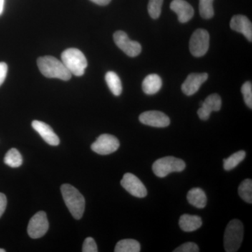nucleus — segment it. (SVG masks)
I'll return each instance as SVG.
<instances>
[{
	"instance_id": "nucleus-1",
	"label": "nucleus",
	"mask_w": 252,
	"mask_h": 252,
	"mask_svg": "<svg viewBox=\"0 0 252 252\" xmlns=\"http://www.w3.org/2000/svg\"><path fill=\"white\" fill-rule=\"evenodd\" d=\"M39 71L44 77L68 81L72 77V74L66 68L62 61L53 56H44L37 60Z\"/></svg>"
},
{
	"instance_id": "nucleus-2",
	"label": "nucleus",
	"mask_w": 252,
	"mask_h": 252,
	"mask_svg": "<svg viewBox=\"0 0 252 252\" xmlns=\"http://www.w3.org/2000/svg\"><path fill=\"white\" fill-rule=\"evenodd\" d=\"M63 200L72 217L79 220L85 210V199L75 187L68 184L61 186Z\"/></svg>"
},
{
	"instance_id": "nucleus-3",
	"label": "nucleus",
	"mask_w": 252,
	"mask_h": 252,
	"mask_svg": "<svg viewBox=\"0 0 252 252\" xmlns=\"http://www.w3.org/2000/svg\"><path fill=\"white\" fill-rule=\"evenodd\" d=\"M61 60L72 75L77 77L84 75L88 62L86 56L80 50L74 48L66 49L61 55Z\"/></svg>"
},
{
	"instance_id": "nucleus-4",
	"label": "nucleus",
	"mask_w": 252,
	"mask_h": 252,
	"mask_svg": "<svg viewBox=\"0 0 252 252\" xmlns=\"http://www.w3.org/2000/svg\"><path fill=\"white\" fill-rule=\"evenodd\" d=\"M244 227L240 220H230L225 230L224 248L226 252L238 251L243 243Z\"/></svg>"
},
{
	"instance_id": "nucleus-5",
	"label": "nucleus",
	"mask_w": 252,
	"mask_h": 252,
	"mask_svg": "<svg viewBox=\"0 0 252 252\" xmlns=\"http://www.w3.org/2000/svg\"><path fill=\"white\" fill-rule=\"evenodd\" d=\"M185 167L186 163L182 159L167 157L156 160L152 166V170L157 177L162 178L172 172L183 171Z\"/></svg>"
},
{
	"instance_id": "nucleus-6",
	"label": "nucleus",
	"mask_w": 252,
	"mask_h": 252,
	"mask_svg": "<svg viewBox=\"0 0 252 252\" xmlns=\"http://www.w3.org/2000/svg\"><path fill=\"white\" fill-rule=\"evenodd\" d=\"M210 46V34L206 30H196L189 42L190 53L195 57H202L207 54Z\"/></svg>"
},
{
	"instance_id": "nucleus-7",
	"label": "nucleus",
	"mask_w": 252,
	"mask_h": 252,
	"mask_svg": "<svg viewBox=\"0 0 252 252\" xmlns=\"http://www.w3.org/2000/svg\"><path fill=\"white\" fill-rule=\"evenodd\" d=\"M119 147L120 142L115 136L103 134L92 144L91 149L99 155H109L117 151Z\"/></svg>"
},
{
	"instance_id": "nucleus-8",
	"label": "nucleus",
	"mask_w": 252,
	"mask_h": 252,
	"mask_svg": "<svg viewBox=\"0 0 252 252\" xmlns=\"http://www.w3.org/2000/svg\"><path fill=\"white\" fill-rule=\"evenodd\" d=\"M49 227V223L45 212H37L32 217L28 223V235L31 238H40L47 233Z\"/></svg>"
},
{
	"instance_id": "nucleus-9",
	"label": "nucleus",
	"mask_w": 252,
	"mask_h": 252,
	"mask_svg": "<svg viewBox=\"0 0 252 252\" xmlns=\"http://www.w3.org/2000/svg\"><path fill=\"white\" fill-rule=\"evenodd\" d=\"M114 41L118 47L130 57H136L142 51V46L140 43L130 40L125 32H116L114 34Z\"/></svg>"
},
{
	"instance_id": "nucleus-10",
	"label": "nucleus",
	"mask_w": 252,
	"mask_h": 252,
	"mask_svg": "<svg viewBox=\"0 0 252 252\" xmlns=\"http://www.w3.org/2000/svg\"><path fill=\"white\" fill-rule=\"evenodd\" d=\"M121 185L133 196L140 198L147 196V190L145 186L133 174H125L121 181Z\"/></svg>"
},
{
	"instance_id": "nucleus-11",
	"label": "nucleus",
	"mask_w": 252,
	"mask_h": 252,
	"mask_svg": "<svg viewBox=\"0 0 252 252\" xmlns=\"http://www.w3.org/2000/svg\"><path fill=\"white\" fill-rule=\"evenodd\" d=\"M140 122L144 125L155 127H167L170 124V118L159 111H148L140 114Z\"/></svg>"
},
{
	"instance_id": "nucleus-12",
	"label": "nucleus",
	"mask_w": 252,
	"mask_h": 252,
	"mask_svg": "<svg viewBox=\"0 0 252 252\" xmlns=\"http://www.w3.org/2000/svg\"><path fill=\"white\" fill-rule=\"evenodd\" d=\"M221 98L218 94L209 95L204 102H200V108L198 110V115L201 120H208L212 112H218L221 108Z\"/></svg>"
},
{
	"instance_id": "nucleus-13",
	"label": "nucleus",
	"mask_w": 252,
	"mask_h": 252,
	"mask_svg": "<svg viewBox=\"0 0 252 252\" xmlns=\"http://www.w3.org/2000/svg\"><path fill=\"white\" fill-rule=\"evenodd\" d=\"M208 79L207 73H192L189 74L182 86V90L186 95H193L198 92L200 86Z\"/></svg>"
},
{
	"instance_id": "nucleus-14",
	"label": "nucleus",
	"mask_w": 252,
	"mask_h": 252,
	"mask_svg": "<svg viewBox=\"0 0 252 252\" xmlns=\"http://www.w3.org/2000/svg\"><path fill=\"white\" fill-rule=\"evenodd\" d=\"M230 27L233 31L243 34L249 41H252V24L247 16L235 15L230 20Z\"/></svg>"
},
{
	"instance_id": "nucleus-15",
	"label": "nucleus",
	"mask_w": 252,
	"mask_h": 252,
	"mask_svg": "<svg viewBox=\"0 0 252 252\" xmlns=\"http://www.w3.org/2000/svg\"><path fill=\"white\" fill-rule=\"evenodd\" d=\"M32 126L33 129L40 135L46 143L51 146L59 145L60 144L59 136L55 133L51 126L46 124V123L36 120L32 122Z\"/></svg>"
},
{
	"instance_id": "nucleus-16",
	"label": "nucleus",
	"mask_w": 252,
	"mask_h": 252,
	"mask_svg": "<svg viewBox=\"0 0 252 252\" xmlns=\"http://www.w3.org/2000/svg\"><path fill=\"white\" fill-rule=\"evenodd\" d=\"M170 9L178 16L180 23H187L193 17V8L185 0H173L170 4Z\"/></svg>"
},
{
	"instance_id": "nucleus-17",
	"label": "nucleus",
	"mask_w": 252,
	"mask_h": 252,
	"mask_svg": "<svg viewBox=\"0 0 252 252\" xmlns=\"http://www.w3.org/2000/svg\"><path fill=\"white\" fill-rule=\"evenodd\" d=\"M202 223L201 218L195 215H182L179 221L181 229L185 232L195 231L201 227Z\"/></svg>"
},
{
	"instance_id": "nucleus-18",
	"label": "nucleus",
	"mask_w": 252,
	"mask_h": 252,
	"mask_svg": "<svg viewBox=\"0 0 252 252\" xmlns=\"http://www.w3.org/2000/svg\"><path fill=\"white\" fill-rule=\"evenodd\" d=\"M161 79L156 74H149L142 82V90L144 94H157L161 89Z\"/></svg>"
},
{
	"instance_id": "nucleus-19",
	"label": "nucleus",
	"mask_w": 252,
	"mask_h": 252,
	"mask_svg": "<svg viewBox=\"0 0 252 252\" xmlns=\"http://www.w3.org/2000/svg\"><path fill=\"white\" fill-rule=\"evenodd\" d=\"M187 200L190 205L198 209H203L207 205L206 194L200 188L190 189L187 194Z\"/></svg>"
},
{
	"instance_id": "nucleus-20",
	"label": "nucleus",
	"mask_w": 252,
	"mask_h": 252,
	"mask_svg": "<svg viewBox=\"0 0 252 252\" xmlns=\"http://www.w3.org/2000/svg\"><path fill=\"white\" fill-rule=\"evenodd\" d=\"M105 81L109 89L115 96H119L122 93V84L120 78L114 72H108L105 75Z\"/></svg>"
},
{
	"instance_id": "nucleus-21",
	"label": "nucleus",
	"mask_w": 252,
	"mask_h": 252,
	"mask_svg": "<svg viewBox=\"0 0 252 252\" xmlns=\"http://www.w3.org/2000/svg\"><path fill=\"white\" fill-rule=\"evenodd\" d=\"M140 244L132 239L121 240L115 247V252H140Z\"/></svg>"
},
{
	"instance_id": "nucleus-22",
	"label": "nucleus",
	"mask_w": 252,
	"mask_h": 252,
	"mask_svg": "<svg viewBox=\"0 0 252 252\" xmlns=\"http://www.w3.org/2000/svg\"><path fill=\"white\" fill-rule=\"evenodd\" d=\"M246 157V153L244 151H239L236 153L232 154L228 158L223 160V168L226 171L233 170L238 166Z\"/></svg>"
},
{
	"instance_id": "nucleus-23",
	"label": "nucleus",
	"mask_w": 252,
	"mask_h": 252,
	"mask_svg": "<svg viewBox=\"0 0 252 252\" xmlns=\"http://www.w3.org/2000/svg\"><path fill=\"white\" fill-rule=\"evenodd\" d=\"M4 163L11 167H18L23 163V157L17 149L13 148L5 155Z\"/></svg>"
},
{
	"instance_id": "nucleus-24",
	"label": "nucleus",
	"mask_w": 252,
	"mask_h": 252,
	"mask_svg": "<svg viewBox=\"0 0 252 252\" xmlns=\"http://www.w3.org/2000/svg\"><path fill=\"white\" fill-rule=\"evenodd\" d=\"M239 195L245 202L252 203V181L248 179L244 180L238 188Z\"/></svg>"
},
{
	"instance_id": "nucleus-25",
	"label": "nucleus",
	"mask_w": 252,
	"mask_h": 252,
	"mask_svg": "<svg viewBox=\"0 0 252 252\" xmlns=\"http://www.w3.org/2000/svg\"><path fill=\"white\" fill-rule=\"evenodd\" d=\"M214 0H199V11L200 16L205 19H210L214 16Z\"/></svg>"
},
{
	"instance_id": "nucleus-26",
	"label": "nucleus",
	"mask_w": 252,
	"mask_h": 252,
	"mask_svg": "<svg viewBox=\"0 0 252 252\" xmlns=\"http://www.w3.org/2000/svg\"><path fill=\"white\" fill-rule=\"evenodd\" d=\"M163 0H149L148 12L151 17L157 19L161 14V8Z\"/></svg>"
},
{
	"instance_id": "nucleus-27",
	"label": "nucleus",
	"mask_w": 252,
	"mask_h": 252,
	"mask_svg": "<svg viewBox=\"0 0 252 252\" xmlns=\"http://www.w3.org/2000/svg\"><path fill=\"white\" fill-rule=\"evenodd\" d=\"M242 94H243L244 100L249 108H252V82L247 81L242 86Z\"/></svg>"
},
{
	"instance_id": "nucleus-28",
	"label": "nucleus",
	"mask_w": 252,
	"mask_h": 252,
	"mask_svg": "<svg viewBox=\"0 0 252 252\" xmlns=\"http://www.w3.org/2000/svg\"><path fill=\"white\" fill-rule=\"evenodd\" d=\"M83 252H97V245L94 239L89 237L84 240L82 248Z\"/></svg>"
},
{
	"instance_id": "nucleus-29",
	"label": "nucleus",
	"mask_w": 252,
	"mask_h": 252,
	"mask_svg": "<svg viewBox=\"0 0 252 252\" xmlns=\"http://www.w3.org/2000/svg\"><path fill=\"white\" fill-rule=\"evenodd\" d=\"M198 245L194 243H186L174 250V252H198Z\"/></svg>"
},
{
	"instance_id": "nucleus-30",
	"label": "nucleus",
	"mask_w": 252,
	"mask_h": 252,
	"mask_svg": "<svg viewBox=\"0 0 252 252\" xmlns=\"http://www.w3.org/2000/svg\"><path fill=\"white\" fill-rule=\"evenodd\" d=\"M8 66L5 63H0V86L4 83L7 75Z\"/></svg>"
},
{
	"instance_id": "nucleus-31",
	"label": "nucleus",
	"mask_w": 252,
	"mask_h": 252,
	"mask_svg": "<svg viewBox=\"0 0 252 252\" xmlns=\"http://www.w3.org/2000/svg\"><path fill=\"white\" fill-rule=\"evenodd\" d=\"M6 205H7V200H6V195L4 193H0V218L6 210Z\"/></svg>"
},
{
	"instance_id": "nucleus-32",
	"label": "nucleus",
	"mask_w": 252,
	"mask_h": 252,
	"mask_svg": "<svg viewBox=\"0 0 252 252\" xmlns=\"http://www.w3.org/2000/svg\"><path fill=\"white\" fill-rule=\"evenodd\" d=\"M90 1L99 6H106L110 3L111 0H90Z\"/></svg>"
},
{
	"instance_id": "nucleus-33",
	"label": "nucleus",
	"mask_w": 252,
	"mask_h": 252,
	"mask_svg": "<svg viewBox=\"0 0 252 252\" xmlns=\"http://www.w3.org/2000/svg\"><path fill=\"white\" fill-rule=\"evenodd\" d=\"M4 0H0V15L2 14L4 10Z\"/></svg>"
},
{
	"instance_id": "nucleus-34",
	"label": "nucleus",
	"mask_w": 252,
	"mask_h": 252,
	"mask_svg": "<svg viewBox=\"0 0 252 252\" xmlns=\"http://www.w3.org/2000/svg\"><path fill=\"white\" fill-rule=\"evenodd\" d=\"M6 250H3V249H0V252H5Z\"/></svg>"
}]
</instances>
